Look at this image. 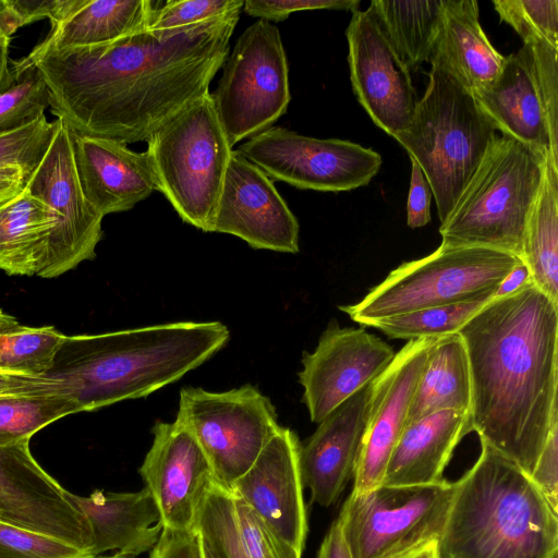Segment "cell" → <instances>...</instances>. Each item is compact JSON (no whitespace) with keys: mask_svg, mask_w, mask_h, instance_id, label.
Listing matches in <instances>:
<instances>
[{"mask_svg":"<svg viewBox=\"0 0 558 558\" xmlns=\"http://www.w3.org/2000/svg\"><path fill=\"white\" fill-rule=\"evenodd\" d=\"M241 11L169 32L143 29L111 43L50 49L36 66L49 108L74 134L146 142L209 92Z\"/></svg>","mask_w":558,"mask_h":558,"instance_id":"6da1fadb","label":"cell"},{"mask_svg":"<svg viewBox=\"0 0 558 558\" xmlns=\"http://www.w3.org/2000/svg\"><path fill=\"white\" fill-rule=\"evenodd\" d=\"M472 384V432L532 474L558 423V304L533 282L493 298L458 331Z\"/></svg>","mask_w":558,"mask_h":558,"instance_id":"7a4b0ae2","label":"cell"},{"mask_svg":"<svg viewBox=\"0 0 558 558\" xmlns=\"http://www.w3.org/2000/svg\"><path fill=\"white\" fill-rule=\"evenodd\" d=\"M230 339L221 322H174L97 335L65 336L45 377L50 395L78 412L145 398L182 378Z\"/></svg>","mask_w":558,"mask_h":558,"instance_id":"3957f363","label":"cell"},{"mask_svg":"<svg viewBox=\"0 0 558 558\" xmlns=\"http://www.w3.org/2000/svg\"><path fill=\"white\" fill-rule=\"evenodd\" d=\"M454 482L439 558H557L558 513L515 463L485 441Z\"/></svg>","mask_w":558,"mask_h":558,"instance_id":"277c9868","label":"cell"},{"mask_svg":"<svg viewBox=\"0 0 558 558\" xmlns=\"http://www.w3.org/2000/svg\"><path fill=\"white\" fill-rule=\"evenodd\" d=\"M497 130L473 93L432 64L429 81L409 126L395 140L422 169L446 220L475 172Z\"/></svg>","mask_w":558,"mask_h":558,"instance_id":"5b68a950","label":"cell"},{"mask_svg":"<svg viewBox=\"0 0 558 558\" xmlns=\"http://www.w3.org/2000/svg\"><path fill=\"white\" fill-rule=\"evenodd\" d=\"M546 162L514 138L496 135L440 223L441 244L489 247L521 257Z\"/></svg>","mask_w":558,"mask_h":558,"instance_id":"8992f818","label":"cell"},{"mask_svg":"<svg viewBox=\"0 0 558 558\" xmlns=\"http://www.w3.org/2000/svg\"><path fill=\"white\" fill-rule=\"evenodd\" d=\"M156 189L180 218L213 232L232 146L208 92L147 141Z\"/></svg>","mask_w":558,"mask_h":558,"instance_id":"52a82bcc","label":"cell"},{"mask_svg":"<svg viewBox=\"0 0 558 558\" xmlns=\"http://www.w3.org/2000/svg\"><path fill=\"white\" fill-rule=\"evenodd\" d=\"M522 260L482 246L440 244L432 254L391 270L357 303L340 306L353 322H372L427 307L494 298L502 279Z\"/></svg>","mask_w":558,"mask_h":558,"instance_id":"ba28073f","label":"cell"},{"mask_svg":"<svg viewBox=\"0 0 558 558\" xmlns=\"http://www.w3.org/2000/svg\"><path fill=\"white\" fill-rule=\"evenodd\" d=\"M454 490L446 480L350 494L338 515L353 558H401L444 530Z\"/></svg>","mask_w":558,"mask_h":558,"instance_id":"9c48e42d","label":"cell"},{"mask_svg":"<svg viewBox=\"0 0 558 558\" xmlns=\"http://www.w3.org/2000/svg\"><path fill=\"white\" fill-rule=\"evenodd\" d=\"M175 421L195 437L215 483L230 494L280 428L270 399L250 384L222 392L184 387Z\"/></svg>","mask_w":558,"mask_h":558,"instance_id":"30bf717a","label":"cell"},{"mask_svg":"<svg viewBox=\"0 0 558 558\" xmlns=\"http://www.w3.org/2000/svg\"><path fill=\"white\" fill-rule=\"evenodd\" d=\"M217 88L215 108L231 146L269 128L291 100L289 66L280 32L257 20L238 38Z\"/></svg>","mask_w":558,"mask_h":558,"instance_id":"8fae6325","label":"cell"},{"mask_svg":"<svg viewBox=\"0 0 558 558\" xmlns=\"http://www.w3.org/2000/svg\"><path fill=\"white\" fill-rule=\"evenodd\" d=\"M271 180L303 190L342 192L367 185L381 156L372 148L339 138H316L271 126L238 149Z\"/></svg>","mask_w":558,"mask_h":558,"instance_id":"7c38bea8","label":"cell"},{"mask_svg":"<svg viewBox=\"0 0 558 558\" xmlns=\"http://www.w3.org/2000/svg\"><path fill=\"white\" fill-rule=\"evenodd\" d=\"M25 186L45 201L58 218L49 239L47 263L39 277L54 278L94 259L104 234V217L90 206L82 191L72 132L62 122L59 121L48 148L27 175Z\"/></svg>","mask_w":558,"mask_h":558,"instance_id":"4fadbf2b","label":"cell"},{"mask_svg":"<svg viewBox=\"0 0 558 558\" xmlns=\"http://www.w3.org/2000/svg\"><path fill=\"white\" fill-rule=\"evenodd\" d=\"M392 347L365 327H341L332 319L314 351L304 352L298 373L302 401L313 423L368 386L391 363Z\"/></svg>","mask_w":558,"mask_h":558,"instance_id":"5bb4252c","label":"cell"},{"mask_svg":"<svg viewBox=\"0 0 558 558\" xmlns=\"http://www.w3.org/2000/svg\"><path fill=\"white\" fill-rule=\"evenodd\" d=\"M300 445L294 430L280 426L231 490L292 558H302L308 532Z\"/></svg>","mask_w":558,"mask_h":558,"instance_id":"9a60e30c","label":"cell"},{"mask_svg":"<svg viewBox=\"0 0 558 558\" xmlns=\"http://www.w3.org/2000/svg\"><path fill=\"white\" fill-rule=\"evenodd\" d=\"M345 36L353 93L372 121L395 138L409 126L417 102L410 70L369 7L352 12Z\"/></svg>","mask_w":558,"mask_h":558,"instance_id":"2e32d148","label":"cell"},{"mask_svg":"<svg viewBox=\"0 0 558 558\" xmlns=\"http://www.w3.org/2000/svg\"><path fill=\"white\" fill-rule=\"evenodd\" d=\"M138 473L151 495L162 529L193 532L215 484L210 463L195 437L178 421L157 422Z\"/></svg>","mask_w":558,"mask_h":558,"instance_id":"e0dca14e","label":"cell"},{"mask_svg":"<svg viewBox=\"0 0 558 558\" xmlns=\"http://www.w3.org/2000/svg\"><path fill=\"white\" fill-rule=\"evenodd\" d=\"M0 521L90 553L87 521L69 492L35 460L29 441L0 447Z\"/></svg>","mask_w":558,"mask_h":558,"instance_id":"ac0fdd59","label":"cell"},{"mask_svg":"<svg viewBox=\"0 0 558 558\" xmlns=\"http://www.w3.org/2000/svg\"><path fill=\"white\" fill-rule=\"evenodd\" d=\"M436 339L409 340L371 383L352 494L362 495L383 485L390 456L405 427L409 405L428 351Z\"/></svg>","mask_w":558,"mask_h":558,"instance_id":"d6986e66","label":"cell"},{"mask_svg":"<svg viewBox=\"0 0 558 558\" xmlns=\"http://www.w3.org/2000/svg\"><path fill=\"white\" fill-rule=\"evenodd\" d=\"M213 232L256 250L298 253L300 225L272 180L238 149L229 160Z\"/></svg>","mask_w":558,"mask_h":558,"instance_id":"ffe728a7","label":"cell"},{"mask_svg":"<svg viewBox=\"0 0 558 558\" xmlns=\"http://www.w3.org/2000/svg\"><path fill=\"white\" fill-rule=\"evenodd\" d=\"M473 95L497 131L558 167V136L548 123L531 45L505 57L499 75Z\"/></svg>","mask_w":558,"mask_h":558,"instance_id":"44dd1931","label":"cell"},{"mask_svg":"<svg viewBox=\"0 0 558 558\" xmlns=\"http://www.w3.org/2000/svg\"><path fill=\"white\" fill-rule=\"evenodd\" d=\"M82 191L102 217L132 209L156 189L147 151L137 153L114 140L72 133Z\"/></svg>","mask_w":558,"mask_h":558,"instance_id":"7402d4cb","label":"cell"},{"mask_svg":"<svg viewBox=\"0 0 558 558\" xmlns=\"http://www.w3.org/2000/svg\"><path fill=\"white\" fill-rule=\"evenodd\" d=\"M371 384L353 395L300 445L299 462L312 502L335 504L353 476L364 432Z\"/></svg>","mask_w":558,"mask_h":558,"instance_id":"603a6c76","label":"cell"},{"mask_svg":"<svg viewBox=\"0 0 558 558\" xmlns=\"http://www.w3.org/2000/svg\"><path fill=\"white\" fill-rule=\"evenodd\" d=\"M69 498L87 521L94 557L109 550L136 557L149 551L162 532L158 508L145 487L128 493L96 489L88 496L69 492Z\"/></svg>","mask_w":558,"mask_h":558,"instance_id":"cb8c5ba5","label":"cell"},{"mask_svg":"<svg viewBox=\"0 0 558 558\" xmlns=\"http://www.w3.org/2000/svg\"><path fill=\"white\" fill-rule=\"evenodd\" d=\"M472 432L470 414L444 410L404 427L387 465L383 485H428L444 471L460 440Z\"/></svg>","mask_w":558,"mask_h":558,"instance_id":"d4e9b609","label":"cell"},{"mask_svg":"<svg viewBox=\"0 0 558 558\" xmlns=\"http://www.w3.org/2000/svg\"><path fill=\"white\" fill-rule=\"evenodd\" d=\"M475 0H445L444 16L430 56L437 64L456 76L472 93L499 75L505 56L499 53L484 33Z\"/></svg>","mask_w":558,"mask_h":558,"instance_id":"484cf974","label":"cell"},{"mask_svg":"<svg viewBox=\"0 0 558 558\" xmlns=\"http://www.w3.org/2000/svg\"><path fill=\"white\" fill-rule=\"evenodd\" d=\"M159 2L150 0H83L28 56L11 61L17 70L50 49L102 45L146 29Z\"/></svg>","mask_w":558,"mask_h":558,"instance_id":"4316f807","label":"cell"},{"mask_svg":"<svg viewBox=\"0 0 558 558\" xmlns=\"http://www.w3.org/2000/svg\"><path fill=\"white\" fill-rule=\"evenodd\" d=\"M56 211L26 186L0 206V270L11 276H38L48 257Z\"/></svg>","mask_w":558,"mask_h":558,"instance_id":"83f0119b","label":"cell"},{"mask_svg":"<svg viewBox=\"0 0 558 558\" xmlns=\"http://www.w3.org/2000/svg\"><path fill=\"white\" fill-rule=\"evenodd\" d=\"M472 384L463 339L457 333L437 338L410 402L405 426L444 410L470 414Z\"/></svg>","mask_w":558,"mask_h":558,"instance_id":"f1b7e54d","label":"cell"},{"mask_svg":"<svg viewBox=\"0 0 558 558\" xmlns=\"http://www.w3.org/2000/svg\"><path fill=\"white\" fill-rule=\"evenodd\" d=\"M520 258L534 286L558 304V167L548 161L527 219Z\"/></svg>","mask_w":558,"mask_h":558,"instance_id":"f546056e","label":"cell"},{"mask_svg":"<svg viewBox=\"0 0 558 558\" xmlns=\"http://www.w3.org/2000/svg\"><path fill=\"white\" fill-rule=\"evenodd\" d=\"M445 0H372L369 8L410 71L429 61L438 37Z\"/></svg>","mask_w":558,"mask_h":558,"instance_id":"4dcf8cb0","label":"cell"},{"mask_svg":"<svg viewBox=\"0 0 558 558\" xmlns=\"http://www.w3.org/2000/svg\"><path fill=\"white\" fill-rule=\"evenodd\" d=\"M64 338L52 326H24L7 315L0 326V371L34 377L47 375Z\"/></svg>","mask_w":558,"mask_h":558,"instance_id":"1f68e13d","label":"cell"},{"mask_svg":"<svg viewBox=\"0 0 558 558\" xmlns=\"http://www.w3.org/2000/svg\"><path fill=\"white\" fill-rule=\"evenodd\" d=\"M77 412L71 400L60 396H0V447L29 441L45 426Z\"/></svg>","mask_w":558,"mask_h":558,"instance_id":"d6a6232c","label":"cell"},{"mask_svg":"<svg viewBox=\"0 0 558 558\" xmlns=\"http://www.w3.org/2000/svg\"><path fill=\"white\" fill-rule=\"evenodd\" d=\"M493 298L427 307L372 322V327L391 339L416 340L457 333Z\"/></svg>","mask_w":558,"mask_h":558,"instance_id":"836d02e7","label":"cell"},{"mask_svg":"<svg viewBox=\"0 0 558 558\" xmlns=\"http://www.w3.org/2000/svg\"><path fill=\"white\" fill-rule=\"evenodd\" d=\"M501 22L509 24L523 44L544 41L558 48L557 0H494Z\"/></svg>","mask_w":558,"mask_h":558,"instance_id":"e575fe53","label":"cell"},{"mask_svg":"<svg viewBox=\"0 0 558 558\" xmlns=\"http://www.w3.org/2000/svg\"><path fill=\"white\" fill-rule=\"evenodd\" d=\"M48 107L47 86L36 66H31L0 94V134L36 121Z\"/></svg>","mask_w":558,"mask_h":558,"instance_id":"d590c367","label":"cell"},{"mask_svg":"<svg viewBox=\"0 0 558 558\" xmlns=\"http://www.w3.org/2000/svg\"><path fill=\"white\" fill-rule=\"evenodd\" d=\"M198 530L210 538L227 558H248L241 542L232 495L216 483L202 510Z\"/></svg>","mask_w":558,"mask_h":558,"instance_id":"8d00e7d4","label":"cell"},{"mask_svg":"<svg viewBox=\"0 0 558 558\" xmlns=\"http://www.w3.org/2000/svg\"><path fill=\"white\" fill-rule=\"evenodd\" d=\"M0 558H95L85 549L0 521Z\"/></svg>","mask_w":558,"mask_h":558,"instance_id":"74e56055","label":"cell"},{"mask_svg":"<svg viewBox=\"0 0 558 558\" xmlns=\"http://www.w3.org/2000/svg\"><path fill=\"white\" fill-rule=\"evenodd\" d=\"M243 0H169L154 10L147 29L169 32L242 11Z\"/></svg>","mask_w":558,"mask_h":558,"instance_id":"f35d334b","label":"cell"},{"mask_svg":"<svg viewBox=\"0 0 558 558\" xmlns=\"http://www.w3.org/2000/svg\"><path fill=\"white\" fill-rule=\"evenodd\" d=\"M59 121L50 122L46 116L14 131L0 134V166L19 165L28 174L48 148Z\"/></svg>","mask_w":558,"mask_h":558,"instance_id":"ab89813d","label":"cell"},{"mask_svg":"<svg viewBox=\"0 0 558 558\" xmlns=\"http://www.w3.org/2000/svg\"><path fill=\"white\" fill-rule=\"evenodd\" d=\"M83 0H0V24L11 37L19 28L48 19L51 27L62 22Z\"/></svg>","mask_w":558,"mask_h":558,"instance_id":"60d3db41","label":"cell"},{"mask_svg":"<svg viewBox=\"0 0 558 558\" xmlns=\"http://www.w3.org/2000/svg\"><path fill=\"white\" fill-rule=\"evenodd\" d=\"M239 533L248 558H292L239 498L232 496Z\"/></svg>","mask_w":558,"mask_h":558,"instance_id":"b9f144b4","label":"cell"},{"mask_svg":"<svg viewBox=\"0 0 558 558\" xmlns=\"http://www.w3.org/2000/svg\"><path fill=\"white\" fill-rule=\"evenodd\" d=\"M359 0H246L242 10L258 20L278 22L298 11L327 9L353 12L359 9Z\"/></svg>","mask_w":558,"mask_h":558,"instance_id":"7bdbcfd3","label":"cell"},{"mask_svg":"<svg viewBox=\"0 0 558 558\" xmlns=\"http://www.w3.org/2000/svg\"><path fill=\"white\" fill-rule=\"evenodd\" d=\"M530 478L558 513V423L551 427Z\"/></svg>","mask_w":558,"mask_h":558,"instance_id":"ee69618b","label":"cell"},{"mask_svg":"<svg viewBox=\"0 0 558 558\" xmlns=\"http://www.w3.org/2000/svg\"><path fill=\"white\" fill-rule=\"evenodd\" d=\"M148 558H204L202 535L198 530L187 532L162 529Z\"/></svg>","mask_w":558,"mask_h":558,"instance_id":"f6af8a7d","label":"cell"},{"mask_svg":"<svg viewBox=\"0 0 558 558\" xmlns=\"http://www.w3.org/2000/svg\"><path fill=\"white\" fill-rule=\"evenodd\" d=\"M411 160V179L407 201V225L421 228L430 221L432 189L417 162Z\"/></svg>","mask_w":558,"mask_h":558,"instance_id":"bcb514c9","label":"cell"},{"mask_svg":"<svg viewBox=\"0 0 558 558\" xmlns=\"http://www.w3.org/2000/svg\"><path fill=\"white\" fill-rule=\"evenodd\" d=\"M51 383L45 377L13 374L0 371V396L50 395Z\"/></svg>","mask_w":558,"mask_h":558,"instance_id":"7dc6e473","label":"cell"},{"mask_svg":"<svg viewBox=\"0 0 558 558\" xmlns=\"http://www.w3.org/2000/svg\"><path fill=\"white\" fill-rule=\"evenodd\" d=\"M28 172L19 165L0 166V206L16 197L26 185Z\"/></svg>","mask_w":558,"mask_h":558,"instance_id":"c3c4849f","label":"cell"},{"mask_svg":"<svg viewBox=\"0 0 558 558\" xmlns=\"http://www.w3.org/2000/svg\"><path fill=\"white\" fill-rule=\"evenodd\" d=\"M317 558H353L338 518L332 522L325 535Z\"/></svg>","mask_w":558,"mask_h":558,"instance_id":"681fc988","label":"cell"},{"mask_svg":"<svg viewBox=\"0 0 558 558\" xmlns=\"http://www.w3.org/2000/svg\"><path fill=\"white\" fill-rule=\"evenodd\" d=\"M530 282H532L530 271L522 262L502 279L495 291L494 298L510 295Z\"/></svg>","mask_w":558,"mask_h":558,"instance_id":"f907efd6","label":"cell"},{"mask_svg":"<svg viewBox=\"0 0 558 558\" xmlns=\"http://www.w3.org/2000/svg\"><path fill=\"white\" fill-rule=\"evenodd\" d=\"M10 40L0 24V94L9 89L15 82L9 57Z\"/></svg>","mask_w":558,"mask_h":558,"instance_id":"816d5d0a","label":"cell"},{"mask_svg":"<svg viewBox=\"0 0 558 558\" xmlns=\"http://www.w3.org/2000/svg\"><path fill=\"white\" fill-rule=\"evenodd\" d=\"M401 558H439L437 542H432L425 546L401 557Z\"/></svg>","mask_w":558,"mask_h":558,"instance_id":"f5cc1de1","label":"cell"},{"mask_svg":"<svg viewBox=\"0 0 558 558\" xmlns=\"http://www.w3.org/2000/svg\"><path fill=\"white\" fill-rule=\"evenodd\" d=\"M201 535L204 558H227L222 550L210 538L203 535L202 533Z\"/></svg>","mask_w":558,"mask_h":558,"instance_id":"db71d44e","label":"cell"},{"mask_svg":"<svg viewBox=\"0 0 558 558\" xmlns=\"http://www.w3.org/2000/svg\"><path fill=\"white\" fill-rule=\"evenodd\" d=\"M95 558H136V557L130 556V555H126V554H123V553L116 551L114 554L109 555V556L100 555V556H97Z\"/></svg>","mask_w":558,"mask_h":558,"instance_id":"11a10c76","label":"cell"},{"mask_svg":"<svg viewBox=\"0 0 558 558\" xmlns=\"http://www.w3.org/2000/svg\"><path fill=\"white\" fill-rule=\"evenodd\" d=\"M5 317H7V314H4V313L2 312V310H0V326H1V325H2V323L4 322Z\"/></svg>","mask_w":558,"mask_h":558,"instance_id":"9f6ffc18","label":"cell"}]
</instances>
